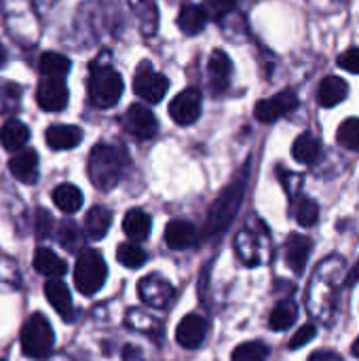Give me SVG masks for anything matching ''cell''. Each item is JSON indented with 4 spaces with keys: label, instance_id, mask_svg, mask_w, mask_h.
<instances>
[{
    "label": "cell",
    "instance_id": "7a4b0ae2",
    "mask_svg": "<svg viewBox=\"0 0 359 361\" xmlns=\"http://www.w3.org/2000/svg\"><path fill=\"white\" fill-rule=\"evenodd\" d=\"M123 176V161L116 148L99 144L89 154V178L95 188L110 190Z\"/></svg>",
    "mask_w": 359,
    "mask_h": 361
},
{
    "label": "cell",
    "instance_id": "4316f807",
    "mask_svg": "<svg viewBox=\"0 0 359 361\" xmlns=\"http://www.w3.org/2000/svg\"><path fill=\"white\" fill-rule=\"evenodd\" d=\"M38 70L44 78H59L63 80L70 70H72V61L61 55V53H44L40 57V63H38Z\"/></svg>",
    "mask_w": 359,
    "mask_h": 361
},
{
    "label": "cell",
    "instance_id": "ee69618b",
    "mask_svg": "<svg viewBox=\"0 0 359 361\" xmlns=\"http://www.w3.org/2000/svg\"><path fill=\"white\" fill-rule=\"evenodd\" d=\"M353 355H355V357H359V338L355 341V343H353Z\"/></svg>",
    "mask_w": 359,
    "mask_h": 361
},
{
    "label": "cell",
    "instance_id": "8fae6325",
    "mask_svg": "<svg viewBox=\"0 0 359 361\" xmlns=\"http://www.w3.org/2000/svg\"><path fill=\"white\" fill-rule=\"evenodd\" d=\"M125 127L138 140H150V137H154L159 123H157V116L146 106L133 104V106H129V110L125 114Z\"/></svg>",
    "mask_w": 359,
    "mask_h": 361
},
{
    "label": "cell",
    "instance_id": "f1b7e54d",
    "mask_svg": "<svg viewBox=\"0 0 359 361\" xmlns=\"http://www.w3.org/2000/svg\"><path fill=\"white\" fill-rule=\"evenodd\" d=\"M296 317H298V307L292 300H284L273 309V313L269 317V326L275 332H284L296 324Z\"/></svg>",
    "mask_w": 359,
    "mask_h": 361
},
{
    "label": "cell",
    "instance_id": "52a82bcc",
    "mask_svg": "<svg viewBox=\"0 0 359 361\" xmlns=\"http://www.w3.org/2000/svg\"><path fill=\"white\" fill-rule=\"evenodd\" d=\"M167 89H169L167 76L148 68L140 70L133 78V91L138 93V97L146 99L148 104H159L165 97Z\"/></svg>",
    "mask_w": 359,
    "mask_h": 361
},
{
    "label": "cell",
    "instance_id": "7c38bea8",
    "mask_svg": "<svg viewBox=\"0 0 359 361\" xmlns=\"http://www.w3.org/2000/svg\"><path fill=\"white\" fill-rule=\"evenodd\" d=\"M207 336V322L201 315H186L176 330V341L184 349H199Z\"/></svg>",
    "mask_w": 359,
    "mask_h": 361
},
{
    "label": "cell",
    "instance_id": "ab89813d",
    "mask_svg": "<svg viewBox=\"0 0 359 361\" xmlns=\"http://www.w3.org/2000/svg\"><path fill=\"white\" fill-rule=\"evenodd\" d=\"M309 361H341V355L334 351H317L309 357Z\"/></svg>",
    "mask_w": 359,
    "mask_h": 361
},
{
    "label": "cell",
    "instance_id": "b9f144b4",
    "mask_svg": "<svg viewBox=\"0 0 359 361\" xmlns=\"http://www.w3.org/2000/svg\"><path fill=\"white\" fill-rule=\"evenodd\" d=\"M359 281V264L353 269V273L349 275V279H347V286H355Z\"/></svg>",
    "mask_w": 359,
    "mask_h": 361
},
{
    "label": "cell",
    "instance_id": "74e56055",
    "mask_svg": "<svg viewBox=\"0 0 359 361\" xmlns=\"http://www.w3.org/2000/svg\"><path fill=\"white\" fill-rule=\"evenodd\" d=\"M339 66L343 68V70H349V72H353V74H359V49H349V51H345L341 57H339Z\"/></svg>",
    "mask_w": 359,
    "mask_h": 361
},
{
    "label": "cell",
    "instance_id": "6da1fadb",
    "mask_svg": "<svg viewBox=\"0 0 359 361\" xmlns=\"http://www.w3.org/2000/svg\"><path fill=\"white\" fill-rule=\"evenodd\" d=\"M248 173H250V165H245V169L233 180V184H229L218 195V199L212 203L209 214H207V220H205V228H203V235L207 239H214V237L222 235L231 226V222L235 220V216L239 214V207H241L243 197H245Z\"/></svg>",
    "mask_w": 359,
    "mask_h": 361
},
{
    "label": "cell",
    "instance_id": "8992f818",
    "mask_svg": "<svg viewBox=\"0 0 359 361\" xmlns=\"http://www.w3.org/2000/svg\"><path fill=\"white\" fill-rule=\"evenodd\" d=\"M298 108V97L292 89H286V91H279L277 95L269 97V99H262L256 104L254 108V116L260 121V123H275L277 118L290 114L292 110Z\"/></svg>",
    "mask_w": 359,
    "mask_h": 361
},
{
    "label": "cell",
    "instance_id": "d4e9b609",
    "mask_svg": "<svg viewBox=\"0 0 359 361\" xmlns=\"http://www.w3.org/2000/svg\"><path fill=\"white\" fill-rule=\"evenodd\" d=\"M150 228H152V220L142 209H131L123 220V231L133 241H144L150 235Z\"/></svg>",
    "mask_w": 359,
    "mask_h": 361
},
{
    "label": "cell",
    "instance_id": "d6986e66",
    "mask_svg": "<svg viewBox=\"0 0 359 361\" xmlns=\"http://www.w3.org/2000/svg\"><path fill=\"white\" fill-rule=\"evenodd\" d=\"M347 93H349V85L343 78H339V76H326L320 82L317 102L324 108H332V106H339L341 102H345Z\"/></svg>",
    "mask_w": 359,
    "mask_h": 361
},
{
    "label": "cell",
    "instance_id": "ac0fdd59",
    "mask_svg": "<svg viewBox=\"0 0 359 361\" xmlns=\"http://www.w3.org/2000/svg\"><path fill=\"white\" fill-rule=\"evenodd\" d=\"M44 296L49 300V305L63 317V319H70L72 317V296H70V290L63 281L59 279H49L44 283Z\"/></svg>",
    "mask_w": 359,
    "mask_h": 361
},
{
    "label": "cell",
    "instance_id": "3957f363",
    "mask_svg": "<svg viewBox=\"0 0 359 361\" xmlns=\"http://www.w3.org/2000/svg\"><path fill=\"white\" fill-rule=\"evenodd\" d=\"M123 76L110 66H93L89 76V99L95 108H112L123 95Z\"/></svg>",
    "mask_w": 359,
    "mask_h": 361
},
{
    "label": "cell",
    "instance_id": "603a6c76",
    "mask_svg": "<svg viewBox=\"0 0 359 361\" xmlns=\"http://www.w3.org/2000/svg\"><path fill=\"white\" fill-rule=\"evenodd\" d=\"M207 23V15L199 4H184L178 15V27L186 36H197Z\"/></svg>",
    "mask_w": 359,
    "mask_h": 361
},
{
    "label": "cell",
    "instance_id": "7402d4cb",
    "mask_svg": "<svg viewBox=\"0 0 359 361\" xmlns=\"http://www.w3.org/2000/svg\"><path fill=\"white\" fill-rule=\"evenodd\" d=\"M135 17H138V23H140V30L150 36L157 32L159 27V8H157V0H129Z\"/></svg>",
    "mask_w": 359,
    "mask_h": 361
},
{
    "label": "cell",
    "instance_id": "d590c367",
    "mask_svg": "<svg viewBox=\"0 0 359 361\" xmlns=\"http://www.w3.org/2000/svg\"><path fill=\"white\" fill-rule=\"evenodd\" d=\"M317 336V328L313 326V324H305L303 328H298V332L292 336V341H290V349L292 351H296V349H300V347H305L309 341H313Z\"/></svg>",
    "mask_w": 359,
    "mask_h": 361
},
{
    "label": "cell",
    "instance_id": "60d3db41",
    "mask_svg": "<svg viewBox=\"0 0 359 361\" xmlns=\"http://www.w3.org/2000/svg\"><path fill=\"white\" fill-rule=\"evenodd\" d=\"M123 360L125 361H144L142 360V353H140L135 347H125V351H123Z\"/></svg>",
    "mask_w": 359,
    "mask_h": 361
},
{
    "label": "cell",
    "instance_id": "5b68a950",
    "mask_svg": "<svg viewBox=\"0 0 359 361\" xmlns=\"http://www.w3.org/2000/svg\"><path fill=\"white\" fill-rule=\"evenodd\" d=\"M106 275H108V267L97 252L87 250L78 256L74 267V286L80 294L85 296L97 294L106 283Z\"/></svg>",
    "mask_w": 359,
    "mask_h": 361
},
{
    "label": "cell",
    "instance_id": "5bb4252c",
    "mask_svg": "<svg viewBox=\"0 0 359 361\" xmlns=\"http://www.w3.org/2000/svg\"><path fill=\"white\" fill-rule=\"evenodd\" d=\"M311 247H313V243H311L309 237L290 235V239L286 243V262L292 269V273H296V275H303L305 273V267H307Z\"/></svg>",
    "mask_w": 359,
    "mask_h": 361
},
{
    "label": "cell",
    "instance_id": "7bdbcfd3",
    "mask_svg": "<svg viewBox=\"0 0 359 361\" xmlns=\"http://www.w3.org/2000/svg\"><path fill=\"white\" fill-rule=\"evenodd\" d=\"M4 63H6V49L0 44V68H2Z\"/></svg>",
    "mask_w": 359,
    "mask_h": 361
},
{
    "label": "cell",
    "instance_id": "f35d334b",
    "mask_svg": "<svg viewBox=\"0 0 359 361\" xmlns=\"http://www.w3.org/2000/svg\"><path fill=\"white\" fill-rule=\"evenodd\" d=\"M51 226H53V218L47 212L38 209V214H36V235L47 237L51 233Z\"/></svg>",
    "mask_w": 359,
    "mask_h": 361
},
{
    "label": "cell",
    "instance_id": "ffe728a7",
    "mask_svg": "<svg viewBox=\"0 0 359 361\" xmlns=\"http://www.w3.org/2000/svg\"><path fill=\"white\" fill-rule=\"evenodd\" d=\"M28 140H30V129L17 118H11L0 127V142L11 152L21 150L28 144Z\"/></svg>",
    "mask_w": 359,
    "mask_h": 361
},
{
    "label": "cell",
    "instance_id": "44dd1931",
    "mask_svg": "<svg viewBox=\"0 0 359 361\" xmlns=\"http://www.w3.org/2000/svg\"><path fill=\"white\" fill-rule=\"evenodd\" d=\"M110 224H112L110 209H106L102 205H95L93 209H89V214L85 218V233H87L89 239L97 241V239H104L108 235Z\"/></svg>",
    "mask_w": 359,
    "mask_h": 361
},
{
    "label": "cell",
    "instance_id": "8d00e7d4",
    "mask_svg": "<svg viewBox=\"0 0 359 361\" xmlns=\"http://www.w3.org/2000/svg\"><path fill=\"white\" fill-rule=\"evenodd\" d=\"M59 241H61V245H63L66 250H74L76 243H78V228H76V224H72V222L61 224Z\"/></svg>",
    "mask_w": 359,
    "mask_h": 361
},
{
    "label": "cell",
    "instance_id": "e0dca14e",
    "mask_svg": "<svg viewBox=\"0 0 359 361\" xmlns=\"http://www.w3.org/2000/svg\"><path fill=\"white\" fill-rule=\"evenodd\" d=\"M44 140L53 150H70L83 142V131L74 125H53L47 129Z\"/></svg>",
    "mask_w": 359,
    "mask_h": 361
},
{
    "label": "cell",
    "instance_id": "e575fe53",
    "mask_svg": "<svg viewBox=\"0 0 359 361\" xmlns=\"http://www.w3.org/2000/svg\"><path fill=\"white\" fill-rule=\"evenodd\" d=\"M237 0H203L201 8L205 11L207 19H220L226 13H231L235 8Z\"/></svg>",
    "mask_w": 359,
    "mask_h": 361
},
{
    "label": "cell",
    "instance_id": "d6a6232c",
    "mask_svg": "<svg viewBox=\"0 0 359 361\" xmlns=\"http://www.w3.org/2000/svg\"><path fill=\"white\" fill-rule=\"evenodd\" d=\"M336 140L339 144L345 148V150H359V118H347L341 127H339V133H336Z\"/></svg>",
    "mask_w": 359,
    "mask_h": 361
},
{
    "label": "cell",
    "instance_id": "4dcf8cb0",
    "mask_svg": "<svg viewBox=\"0 0 359 361\" xmlns=\"http://www.w3.org/2000/svg\"><path fill=\"white\" fill-rule=\"evenodd\" d=\"M116 260L123 267H127V269H140V267L146 264L148 256H146V252L140 245H135V243H123L116 250Z\"/></svg>",
    "mask_w": 359,
    "mask_h": 361
},
{
    "label": "cell",
    "instance_id": "f546056e",
    "mask_svg": "<svg viewBox=\"0 0 359 361\" xmlns=\"http://www.w3.org/2000/svg\"><path fill=\"white\" fill-rule=\"evenodd\" d=\"M21 104V87L13 80H0V114H13Z\"/></svg>",
    "mask_w": 359,
    "mask_h": 361
},
{
    "label": "cell",
    "instance_id": "ba28073f",
    "mask_svg": "<svg viewBox=\"0 0 359 361\" xmlns=\"http://www.w3.org/2000/svg\"><path fill=\"white\" fill-rule=\"evenodd\" d=\"M169 116L182 127L193 125L201 116V91L186 89V91L178 93L169 104Z\"/></svg>",
    "mask_w": 359,
    "mask_h": 361
},
{
    "label": "cell",
    "instance_id": "1f68e13d",
    "mask_svg": "<svg viewBox=\"0 0 359 361\" xmlns=\"http://www.w3.org/2000/svg\"><path fill=\"white\" fill-rule=\"evenodd\" d=\"M269 347L260 341L243 343L233 351V361H267L269 357Z\"/></svg>",
    "mask_w": 359,
    "mask_h": 361
},
{
    "label": "cell",
    "instance_id": "277c9868",
    "mask_svg": "<svg viewBox=\"0 0 359 361\" xmlns=\"http://www.w3.org/2000/svg\"><path fill=\"white\" fill-rule=\"evenodd\" d=\"M55 345V334L44 315L34 313L21 328V349L28 357L44 360L51 355Z\"/></svg>",
    "mask_w": 359,
    "mask_h": 361
},
{
    "label": "cell",
    "instance_id": "836d02e7",
    "mask_svg": "<svg viewBox=\"0 0 359 361\" xmlns=\"http://www.w3.org/2000/svg\"><path fill=\"white\" fill-rule=\"evenodd\" d=\"M296 220L300 226H315L320 220V205L313 199H300L296 205Z\"/></svg>",
    "mask_w": 359,
    "mask_h": 361
},
{
    "label": "cell",
    "instance_id": "2e32d148",
    "mask_svg": "<svg viewBox=\"0 0 359 361\" xmlns=\"http://www.w3.org/2000/svg\"><path fill=\"white\" fill-rule=\"evenodd\" d=\"M231 72H233L231 57H229L224 51L216 49V51L209 55V61H207V74H209L212 89H214V91H224V89L229 87Z\"/></svg>",
    "mask_w": 359,
    "mask_h": 361
},
{
    "label": "cell",
    "instance_id": "83f0119b",
    "mask_svg": "<svg viewBox=\"0 0 359 361\" xmlns=\"http://www.w3.org/2000/svg\"><path fill=\"white\" fill-rule=\"evenodd\" d=\"M53 203L63 214H76L83 207V192L74 184H59L53 190Z\"/></svg>",
    "mask_w": 359,
    "mask_h": 361
},
{
    "label": "cell",
    "instance_id": "484cf974",
    "mask_svg": "<svg viewBox=\"0 0 359 361\" xmlns=\"http://www.w3.org/2000/svg\"><path fill=\"white\" fill-rule=\"evenodd\" d=\"M34 269L40 273V275H47V277H61L66 271H68V267H66V262L55 254V252H51V250H47V247H40V250H36V254H34Z\"/></svg>",
    "mask_w": 359,
    "mask_h": 361
},
{
    "label": "cell",
    "instance_id": "f6af8a7d",
    "mask_svg": "<svg viewBox=\"0 0 359 361\" xmlns=\"http://www.w3.org/2000/svg\"><path fill=\"white\" fill-rule=\"evenodd\" d=\"M0 361H2V360H0Z\"/></svg>",
    "mask_w": 359,
    "mask_h": 361
},
{
    "label": "cell",
    "instance_id": "9c48e42d",
    "mask_svg": "<svg viewBox=\"0 0 359 361\" xmlns=\"http://www.w3.org/2000/svg\"><path fill=\"white\" fill-rule=\"evenodd\" d=\"M70 93L63 80L59 78H42L36 91V102L47 112H61L68 106Z\"/></svg>",
    "mask_w": 359,
    "mask_h": 361
},
{
    "label": "cell",
    "instance_id": "cb8c5ba5",
    "mask_svg": "<svg viewBox=\"0 0 359 361\" xmlns=\"http://www.w3.org/2000/svg\"><path fill=\"white\" fill-rule=\"evenodd\" d=\"M322 154V144L313 133H303L292 146V157L303 165H313Z\"/></svg>",
    "mask_w": 359,
    "mask_h": 361
},
{
    "label": "cell",
    "instance_id": "4fadbf2b",
    "mask_svg": "<svg viewBox=\"0 0 359 361\" xmlns=\"http://www.w3.org/2000/svg\"><path fill=\"white\" fill-rule=\"evenodd\" d=\"M11 173L23 182V184H34L38 180V154L30 148H21L11 161H8Z\"/></svg>",
    "mask_w": 359,
    "mask_h": 361
},
{
    "label": "cell",
    "instance_id": "30bf717a",
    "mask_svg": "<svg viewBox=\"0 0 359 361\" xmlns=\"http://www.w3.org/2000/svg\"><path fill=\"white\" fill-rule=\"evenodd\" d=\"M140 290V298L152 307V309H165L171 300H174V288L171 283H167L165 279H161L159 275H148L140 281L138 286Z\"/></svg>",
    "mask_w": 359,
    "mask_h": 361
},
{
    "label": "cell",
    "instance_id": "9a60e30c",
    "mask_svg": "<svg viewBox=\"0 0 359 361\" xmlns=\"http://www.w3.org/2000/svg\"><path fill=\"white\" fill-rule=\"evenodd\" d=\"M197 228L186 220H171L165 228V243L171 250H188L197 243Z\"/></svg>",
    "mask_w": 359,
    "mask_h": 361
}]
</instances>
